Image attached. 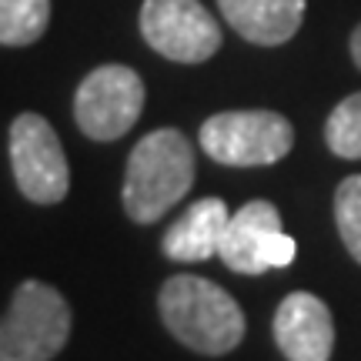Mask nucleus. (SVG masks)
Listing matches in <instances>:
<instances>
[{
	"label": "nucleus",
	"mask_w": 361,
	"mask_h": 361,
	"mask_svg": "<svg viewBox=\"0 0 361 361\" xmlns=\"http://www.w3.org/2000/svg\"><path fill=\"white\" fill-rule=\"evenodd\" d=\"M161 322L184 348L197 355H228L245 338V311L221 284L197 274H174L157 295Z\"/></svg>",
	"instance_id": "obj_1"
},
{
	"label": "nucleus",
	"mask_w": 361,
	"mask_h": 361,
	"mask_svg": "<svg viewBox=\"0 0 361 361\" xmlns=\"http://www.w3.org/2000/svg\"><path fill=\"white\" fill-rule=\"evenodd\" d=\"M194 184L191 141L174 128H157L134 144L124 171V211L137 224H154L184 201Z\"/></svg>",
	"instance_id": "obj_2"
},
{
	"label": "nucleus",
	"mask_w": 361,
	"mask_h": 361,
	"mask_svg": "<svg viewBox=\"0 0 361 361\" xmlns=\"http://www.w3.org/2000/svg\"><path fill=\"white\" fill-rule=\"evenodd\" d=\"M71 305L44 281L17 284L0 318V361H54L71 338Z\"/></svg>",
	"instance_id": "obj_3"
},
{
	"label": "nucleus",
	"mask_w": 361,
	"mask_h": 361,
	"mask_svg": "<svg viewBox=\"0 0 361 361\" xmlns=\"http://www.w3.org/2000/svg\"><path fill=\"white\" fill-rule=\"evenodd\" d=\"M201 151L228 168H261L278 164L291 144L295 128L278 111H224L201 124Z\"/></svg>",
	"instance_id": "obj_4"
},
{
	"label": "nucleus",
	"mask_w": 361,
	"mask_h": 361,
	"mask_svg": "<svg viewBox=\"0 0 361 361\" xmlns=\"http://www.w3.org/2000/svg\"><path fill=\"white\" fill-rule=\"evenodd\" d=\"M11 168L27 201L57 204L71 191V164L61 137L40 114H20L11 124Z\"/></svg>",
	"instance_id": "obj_5"
},
{
	"label": "nucleus",
	"mask_w": 361,
	"mask_h": 361,
	"mask_svg": "<svg viewBox=\"0 0 361 361\" xmlns=\"http://www.w3.org/2000/svg\"><path fill=\"white\" fill-rule=\"evenodd\" d=\"M144 111V84L124 64H104L80 80L74 97L78 128L90 141L124 137Z\"/></svg>",
	"instance_id": "obj_6"
},
{
	"label": "nucleus",
	"mask_w": 361,
	"mask_h": 361,
	"mask_svg": "<svg viewBox=\"0 0 361 361\" xmlns=\"http://www.w3.org/2000/svg\"><path fill=\"white\" fill-rule=\"evenodd\" d=\"M141 34L161 57L201 64L221 47V27L201 0H144Z\"/></svg>",
	"instance_id": "obj_7"
},
{
	"label": "nucleus",
	"mask_w": 361,
	"mask_h": 361,
	"mask_svg": "<svg viewBox=\"0 0 361 361\" xmlns=\"http://www.w3.org/2000/svg\"><path fill=\"white\" fill-rule=\"evenodd\" d=\"M295 255V238L284 234L281 214L271 201H247L241 211H234L218 247V258L238 274H264L268 268H288Z\"/></svg>",
	"instance_id": "obj_8"
},
{
	"label": "nucleus",
	"mask_w": 361,
	"mask_h": 361,
	"mask_svg": "<svg viewBox=\"0 0 361 361\" xmlns=\"http://www.w3.org/2000/svg\"><path fill=\"white\" fill-rule=\"evenodd\" d=\"M274 341L288 361H331L335 322L318 295L295 291L274 311Z\"/></svg>",
	"instance_id": "obj_9"
},
{
	"label": "nucleus",
	"mask_w": 361,
	"mask_h": 361,
	"mask_svg": "<svg viewBox=\"0 0 361 361\" xmlns=\"http://www.w3.org/2000/svg\"><path fill=\"white\" fill-rule=\"evenodd\" d=\"M228 221L231 211L221 197H201L171 224L161 247L171 261H207L218 255Z\"/></svg>",
	"instance_id": "obj_10"
},
{
	"label": "nucleus",
	"mask_w": 361,
	"mask_h": 361,
	"mask_svg": "<svg viewBox=\"0 0 361 361\" xmlns=\"http://www.w3.org/2000/svg\"><path fill=\"white\" fill-rule=\"evenodd\" d=\"M224 20L251 44L278 47L298 34L305 0H218Z\"/></svg>",
	"instance_id": "obj_11"
},
{
	"label": "nucleus",
	"mask_w": 361,
	"mask_h": 361,
	"mask_svg": "<svg viewBox=\"0 0 361 361\" xmlns=\"http://www.w3.org/2000/svg\"><path fill=\"white\" fill-rule=\"evenodd\" d=\"M51 24V0H0V44L27 47Z\"/></svg>",
	"instance_id": "obj_12"
},
{
	"label": "nucleus",
	"mask_w": 361,
	"mask_h": 361,
	"mask_svg": "<svg viewBox=\"0 0 361 361\" xmlns=\"http://www.w3.org/2000/svg\"><path fill=\"white\" fill-rule=\"evenodd\" d=\"M324 141L331 154L345 161H361V90L335 104L324 124Z\"/></svg>",
	"instance_id": "obj_13"
},
{
	"label": "nucleus",
	"mask_w": 361,
	"mask_h": 361,
	"mask_svg": "<svg viewBox=\"0 0 361 361\" xmlns=\"http://www.w3.org/2000/svg\"><path fill=\"white\" fill-rule=\"evenodd\" d=\"M335 224L341 245L361 264V174H351L335 191Z\"/></svg>",
	"instance_id": "obj_14"
},
{
	"label": "nucleus",
	"mask_w": 361,
	"mask_h": 361,
	"mask_svg": "<svg viewBox=\"0 0 361 361\" xmlns=\"http://www.w3.org/2000/svg\"><path fill=\"white\" fill-rule=\"evenodd\" d=\"M351 57H355V64L361 67V24L355 27V34H351Z\"/></svg>",
	"instance_id": "obj_15"
}]
</instances>
